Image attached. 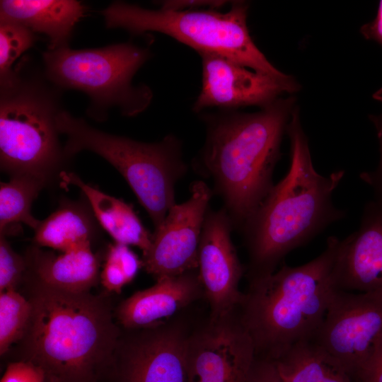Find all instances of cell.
Instances as JSON below:
<instances>
[{
  "instance_id": "6da1fadb",
  "label": "cell",
  "mask_w": 382,
  "mask_h": 382,
  "mask_svg": "<svg viewBox=\"0 0 382 382\" xmlns=\"http://www.w3.org/2000/svg\"><path fill=\"white\" fill-rule=\"evenodd\" d=\"M294 102L281 97L254 112L219 110L201 115L206 139L192 167L212 180L234 229L241 230L274 186Z\"/></svg>"
},
{
  "instance_id": "7a4b0ae2",
  "label": "cell",
  "mask_w": 382,
  "mask_h": 382,
  "mask_svg": "<svg viewBox=\"0 0 382 382\" xmlns=\"http://www.w3.org/2000/svg\"><path fill=\"white\" fill-rule=\"evenodd\" d=\"M23 281L32 311L20 341L22 360L41 368L54 382H99L122 332L109 300L27 277Z\"/></svg>"
},
{
  "instance_id": "3957f363",
  "label": "cell",
  "mask_w": 382,
  "mask_h": 382,
  "mask_svg": "<svg viewBox=\"0 0 382 382\" xmlns=\"http://www.w3.org/2000/svg\"><path fill=\"white\" fill-rule=\"evenodd\" d=\"M286 133L290 140L289 170L241 228L248 256V281L274 272L287 254L346 214L332 201L345 171L338 170L328 176L316 171L297 108Z\"/></svg>"
},
{
  "instance_id": "277c9868",
  "label": "cell",
  "mask_w": 382,
  "mask_h": 382,
  "mask_svg": "<svg viewBox=\"0 0 382 382\" xmlns=\"http://www.w3.org/2000/svg\"><path fill=\"white\" fill-rule=\"evenodd\" d=\"M340 238L303 265L285 263L264 277L248 281L237 308L255 357L276 360L295 344L312 340L337 290L335 267Z\"/></svg>"
},
{
  "instance_id": "5b68a950",
  "label": "cell",
  "mask_w": 382,
  "mask_h": 382,
  "mask_svg": "<svg viewBox=\"0 0 382 382\" xmlns=\"http://www.w3.org/2000/svg\"><path fill=\"white\" fill-rule=\"evenodd\" d=\"M62 91L30 57L23 56L0 82V166L10 176L32 174L48 180L67 158L57 119Z\"/></svg>"
},
{
  "instance_id": "8992f818",
  "label": "cell",
  "mask_w": 382,
  "mask_h": 382,
  "mask_svg": "<svg viewBox=\"0 0 382 382\" xmlns=\"http://www.w3.org/2000/svg\"><path fill=\"white\" fill-rule=\"evenodd\" d=\"M57 126L66 137L67 158L89 151L105 159L125 179L157 229L175 204V185L187 170L181 141L173 134L154 143L109 134L65 110L58 115Z\"/></svg>"
},
{
  "instance_id": "52a82bcc",
  "label": "cell",
  "mask_w": 382,
  "mask_h": 382,
  "mask_svg": "<svg viewBox=\"0 0 382 382\" xmlns=\"http://www.w3.org/2000/svg\"><path fill=\"white\" fill-rule=\"evenodd\" d=\"M249 3L233 1L230 8L174 11L148 9L120 1L100 11L107 28H120L132 35L156 32L166 35L199 54L220 55L255 71L275 76L277 69L256 46L247 24Z\"/></svg>"
},
{
  "instance_id": "ba28073f",
  "label": "cell",
  "mask_w": 382,
  "mask_h": 382,
  "mask_svg": "<svg viewBox=\"0 0 382 382\" xmlns=\"http://www.w3.org/2000/svg\"><path fill=\"white\" fill-rule=\"evenodd\" d=\"M151 56L149 47L127 42L98 48L47 50L42 53V62L45 76L58 88L86 93L87 115L102 122L113 108L123 116L134 117L149 107L151 89L134 85L132 79Z\"/></svg>"
},
{
  "instance_id": "9c48e42d",
  "label": "cell",
  "mask_w": 382,
  "mask_h": 382,
  "mask_svg": "<svg viewBox=\"0 0 382 382\" xmlns=\"http://www.w3.org/2000/svg\"><path fill=\"white\" fill-rule=\"evenodd\" d=\"M311 340L357 382L382 345V292L337 289Z\"/></svg>"
},
{
  "instance_id": "30bf717a",
  "label": "cell",
  "mask_w": 382,
  "mask_h": 382,
  "mask_svg": "<svg viewBox=\"0 0 382 382\" xmlns=\"http://www.w3.org/2000/svg\"><path fill=\"white\" fill-rule=\"evenodd\" d=\"M178 316L146 328H122L105 375L112 382H187L192 328Z\"/></svg>"
},
{
  "instance_id": "8fae6325",
  "label": "cell",
  "mask_w": 382,
  "mask_h": 382,
  "mask_svg": "<svg viewBox=\"0 0 382 382\" xmlns=\"http://www.w3.org/2000/svg\"><path fill=\"white\" fill-rule=\"evenodd\" d=\"M254 346L237 309L192 328L187 348V382H246Z\"/></svg>"
},
{
  "instance_id": "7c38bea8",
  "label": "cell",
  "mask_w": 382,
  "mask_h": 382,
  "mask_svg": "<svg viewBox=\"0 0 382 382\" xmlns=\"http://www.w3.org/2000/svg\"><path fill=\"white\" fill-rule=\"evenodd\" d=\"M213 194L204 181L193 182L188 199L175 203L154 230L141 260L145 271L156 280L197 270L201 233Z\"/></svg>"
},
{
  "instance_id": "4fadbf2b",
  "label": "cell",
  "mask_w": 382,
  "mask_h": 382,
  "mask_svg": "<svg viewBox=\"0 0 382 382\" xmlns=\"http://www.w3.org/2000/svg\"><path fill=\"white\" fill-rule=\"evenodd\" d=\"M202 85L192 105L201 113L208 108L236 110L248 106H267L284 93H292L299 85L289 76H275L255 71L226 57L199 54Z\"/></svg>"
},
{
  "instance_id": "5bb4252c",
  "label": "cell",
  "mask_w": 382,
  "mask_h": 382,
  "mask_svg": "<svg viewBox=\"0 0 382 382\" xmlns=\"http://www.w3.org/2000/svg\"><path fill=\"white\" fill-rule=\"evenodd\" d=\"M233 229L224 207L219 210L209 208L199 244L197 272L212 318L236 310L243 296L239 283L245 269L231 239Z\"/></svg>"
},
{
  "instance_id": "9a60e30c",
  "label": "cell",
  "mask_w": 382,
  "mask_h": 382,
  "mask_svg": "<svg viewBox=\"0 0 382 382\" xmlns=\"http://www.w3.org/2000/svg\"><path fill=\"white\" fill-rule=\"evenodd\" d=\"M335 282L340 291L382 292V200L367 202L358 229L340 240Z\"/></svg>"
},
{
  "instance_id": "2e32d148",
  "label": "cell",
  "mask_w": 382,
  "mask_h": 382,
  "mask_svg": "<svg viewBox=\"0 0 382 382\" xmlns=\"http://www.w3.org/2000/svg\"><path fill=\"white\" fill-rule=\"evenodd\" d=\"M199 299H204L197 270L156 279L152 286L122 301L115 310L125 330L149 328L168 320Z\"/></svg>"
},
{
  "instance_id": "e0dca14e",
  "label": "cell",
  "mask_w": 382,
  "mask_h": 382,
  "mask_svg": "<svg viewBox=\"0 0 382 382\" xmlns=\"http://www.w3.org/2000/svg\"><path fill=\"white\" fill-rule=\"evenodd\" d=\"M25 258V277L51 287L70 291H89L99 279V260L91 243L81 245L59 255L29 249Z\"/></svg>"
},
{
  "instance_id": "ac0fdd59",
  "label": "cell",
  "mask_w": 382,
  "mask_h": 382,
  "mask_svg": "<svg viewBox=\"0 0 382 382\" xmlns=\"http://www.w3.org/2000/svg\"><path fill=\"white\" fill-rule=\"evenodd\" d=\"M87 8L76 0H1L0 19L21 23L48 39L47 50L69 47Z\"/></svg>"
},
{
  "instance_id": "d6986e66",
  "label": "cell",
  "mask_w": 382,
  "mask_h": 382,
  "mask_svg": "<svg viewBox=\"0 0 382 382\" xmlns=\"http://www.w3.org/2000/svg\"><path fill=\"white\" fill-rule=\"evenodd\" d=\"M62 182L77 186L83 193L98 224L115 243L149 250L152 233L145 228L132 207L85 183L72 172L62 171Z\"/></svg>"
},
{
  "instance_id": "ffe728a7",
  "label": "cell",
  "mask_w": 382,
  "mask_h": 382,
  "mask_svg": "<svg viewBox=\"0 0 382 382\" xmlns=\"http://www.w3.org/2000/svg\"><path fill=\"white\" fill-rule=\"evenodd\" d=\"M96 219L88 204L65 201L47 218L40 221L35 230L34 243L65 252L91 243L97 231Z\"/></svg>"
},
{
  "instance_id": "44dd1931",
  "label": "cell",
  "mask_w": 382,
  "mask_h": 382,
  "mask_svg": "<svg viewBox=\"0 0 382 382\" xmlns=\"http://www.w3.org/2000/svg\"><path fill=\"white\" fill-rule=\"evenodd\" d=\"M274 362L285 382H356L311 340L295 344Z\"/></svg>"
},
{
  "instance_id": "7402d4cb",
  "label": "cell",
  "mask_w": 382,
  "mask_h": 382,
  "mask_svg": "<svg viewBox=\"0 0 382 382\" xmlns=\"http://www.w3.org/2000/svg\"><path fill=\"white\" fill-rule=\"evenodd\" d=\"M48 180L32 174L11 176L8 182L0 183V232L13 224L21 222L34 231L40 223L31 213L33 201Z\"/></svg>"
},
{
  "instance_id": "603a6c76",
  "label": "cell",
  "mask_w": 382,
  "mask_h": 382,
  "mask_svg": "<svg viewBox=\"0 0 382 382\" xmlns=\"http://www.w3.org/2000/svg\"><path fill=\"white\" fill-rule=\"evenodd\" d=\"M31 304L15 289L0 292V354L23 337L30 319Z\"/></svg>"
},
{
  "instance_id": "cb8c5ba5",
  "label": "cell",
  "mask_w": 382,
  "mask_h": 382,
  "mask_svg": "<svg viewBox=\"0 0 382 382\" xmlns=\"http://www.w3.org/2000/svg\"><path fill=\"white\" fill-rule=\"evenodd\" d=\"M141 267L142 260L129 245L115 243L108 248L100 273L101 283L108 291L120 294L123 286L135 278Z\"/></svg>"
},
{
  "instance_id": "d4e9b609",
  "label": "cell",
  "mask_w": 382,
  "mask_h": 382,
  "mask_svg": "<svg viewBox=\"0 0 382 382\" xmlns=\"http://www.w3.org/2000/svg\"><path fill=\"white\" fill-rule=\"evenodd\" d=\"M38 36L26 26L0 19V82L9 78L14 62L37 41Z\"/></svg>"
},
{
  "instance_id": "484cf974",
  "label": "cell",
  "mask_w": 382,
  "mask_h": 382,
  "mask_svg": "<svg viewBox=\"0 0 382 382\" xmlns=\"http://www.w3.org/2000/svg\"><path fill=\"white\" fill-rule=\"evenodd\" d=\"M25 258L16 253L6 239L0 236V292L15 289L24 279Z\"/></svg>"
},
{
  "instance_id": "4316f807",
  "label": "cell",
  "mask_w": 382,
  "mask_h": 382,
  "mask_svg": "<svg viewBox=\"0 0 382 382\" xmlns=\"http://www.w3.org/2000/svg\"><path fill=\"white\" fill-rule=\"evenodd\" d=\"M373 98L382 104V87L373 94ZM369 119L376 132L379 146V160L375 169L361 172L359 178L371 188L374 192V198L382 200V112L378 115H369Z\"/></svg>"
},
{
  "instance_id": "83f0119b",
  "label": "cell",
  "mask_w": 382,
  "mask_h": 382,
  "mask_svg": "<svg viewBox=\"0 0 382 382\" xmlns=\"http://www.w3.org/2000/svg\"><path fill=\"white\" fill-rule=\"evenodd\" d=\"M45 371L34 364L21 360L9 364L1 382H45Z\"/></svg>"
},
{
  "instance_id": "f1b7e54d",
  "label": "cell",
  "mask_w": 382,
  "mask_h": 382,
  "mask_svg": "<svg viewBox=\"0 0 382 382\" xmlns=\"http://www.w3.org/2000/svg\"><path fill=\"white\" fill-rule=\"evenodd\" d=\"M246 382H285L274 361L255 357Z\"/></svg>"
},
{
  "instance_id": "f546056e",
  "label": "cell",
  "mask_w": 382,
  "mask_h": 382,
  "mask_svg": "<svg viewBox=\"0 0 382 382\" xmlns=\"http://www.w3.org/2000/svg\"><path fill=\"white\" fill-rule=\"evenodd\" d=\"M231 1L223 0H166L161 1L158 4L159 8L174 10H200L216 9L220 10Z\"/></svg>"
},
{
  "instance_id": "4dcf8cb0",
  "label": "cell",
  "mask_w": 382,
  "mask_h": 382,
  "mask_svg": "<svg viewBox=\"0 0 382 382\" xmlns=\"http://www.w3.org/2000/svg\"><path fill=\"white\" fill-rule=\"evenodd\" d=\"M357 382H382V345L360 374Z\"/></svg>"
},
{
  "instance_id": "1f68e13d",
  "label": "cell",
  "mask_w": 382,
  "mask_h": 382,
  "mask_svg": "<svg viewBox=\"0 0 382 382\" xmlns=\"http://www.w3.org/2000/svg\"><path fill=\"white\" fill-rule=\"evenodd\" d=\"M360 33L366 39L374 40L382 47V0L378 3L376 17L363 25Z\"/></svg>"
},
{
  "instance_id": "d6a6232c",
  "label": "cell",
  "mask_w": 382,
  "mask_h": 382,
  "mask_svg": "<svg viewBox=\"0 0 382 382\" xmlns=\"http://www.w3.org/2000/svg\"><path fill=\"white\" fill-rule=\"evenodd\" d=\"M45 382H54V381H50V380L45 379Z\"/></svg>"
}]
</instances>
